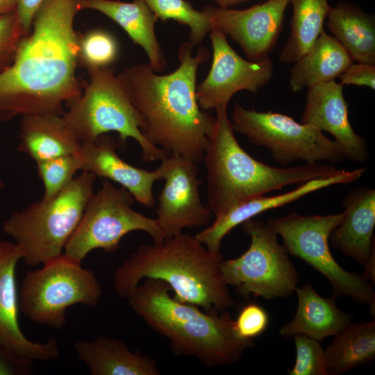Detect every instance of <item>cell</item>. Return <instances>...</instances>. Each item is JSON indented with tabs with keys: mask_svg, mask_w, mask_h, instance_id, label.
<instances>
[{
	"mask_svg": "<svg viewBox=\"0 0 375 375\" xmlns=\"http://www.w3.org/2000/svg\"><path fill=\"white\" fill-rule=\"evenodd\" d=\"M83 0H44L12 64L0 72V121L62 115L83 85L76 76L80 34L74 28Z\"/></svg>",
	"mask_w": 375,
	"mask_h": 375,
	"instance_id": "obj_1",
	"label": "cell"
},
{
	"mask_svg": "<svg viewBox=\"0 0 375 375\" xmlns=\"http://www.w3.org/2000/svg\"><path fill=\"white\" fill-rule=\"evenodd\" d=\"M190 42L178 51L173 72L156 73L148 64H137L118 74L139 112L141 131L153 145L169 155L203 160L215 128L216 117L200 108L196 94L199 67L210 58L205 47L193 54Z\"/></svg>",
	"mask_w": 375,
	"mask_h": 375,
	"instance_id": "obj_2",
	"label": "cell"
},
{
	"mask_svg": "<svg viewBox=\"0 0 375 375\" xmlns=\"http://www.w3.org/2000/svg\"><path fill=\"white\" fill-rule=\"evenodd\" d=\"M222 261L220 251L182 232L160 243L140 246L115 271L114 288L127 300L142 279H159L169 285L176 301L222 312L235 305L222 274Z\"/></svg>",
	"mask_w": 375,
	"mask_h": 375,
	"instance_id": "obj_3",
	"label": "cell"
},
{
	"mask_svg": "<svg viewBox=\"0 0 375 375\" xmlns=\"http://www.w3.org/2000/svg\"><path fill=\"white\" fill-rule=\"evenodd\" d=\"M163 281L145 278L127 299L131 308L153 331L166 338L177 356L193 357L208 367L238 362L253 340L240 339L229 313L201 311L169 294Z\"/></svg>",
	"mask_w": 375,
	"mask_h": 375,
	"instance_id": "obj_4",
	"label": "cell"
},
{
	"mask_svg": "<svg viewBox=\"0 0 375 375\" xmlns=\"http://www.w3.org/2000/svg\"><path fill=\"white\" fill-rule=\"evenodd\" d=\"M215 111L216 128L202 160L207 172L206 206L215 217L267 192L314 178L332 177L343 170L319 163L278 168L260 162L236 140L227 108Z\"/></svg>",
	"mask_w": 375,
	"mask_h": 375,
	"instance_id": "obj_5",
	"label": "cell"
},
{
	"mask_svg": "<svg viewBox=\"0 0 375 375\" xmlns=\"http://www.w3.org/2000/svg\"><path fill=\"white\" fill-rule=\"evenodd\" d=\"M96 178L82 171L56 197L13 212L3 223V232L15 240L26 265H43L63 254L94 193Z\"/></svg>",
	"mask_w": 375,
	"mask_h": 375,
	"instance_id": "obj_6",
	"label": "cell"
},
{
	"mask_svg": "<svg viewBox=\"0 0 375 375\" xmlns=\"http://www.w3.org/2000/svg\"><path fill=\"white\" fill-rule=\"evenodd\" d=\"M88 82L81 94L67 103L62 116L81 142L110 132L117 133L119 149L128 138L141 148L144 162L161 161L168 155L151 144L141 131V117L119 76L110 67L87 69Z\"/></svg>",
	"mask_w": 375,
	"mask_h": 375,
	"instance_id": "obj_7",
	"label": "cell"
},
{
	"mask_svg": "<svg viewBox=\"0 0 375 375\" xmlns=\"http://www.w3.org/2000/svg\"><path fill=\"white\" fill-rule=\"evenodd\" d=\"M101 295L94 273L63 253L41 269L26 274L19 307L34 323L58 330L66 324L68 308L76 304L96 306Z\"/></svg>",
	"mask_w": 375,
	"mask_h": 375,
	"instance_id": "obj_8",
	"label": "cell"
},
{
	"mask_svg": "<svg viewBox=\"0 0 375 375\" xmlns=\"http://www.w3.org/2000/svg\"><path fill=\"white\" fill-rule=\"evenodd\" d=\"M344 216V211L322 216L292 212L271 218L267 224L281 237L288 253L301 258L328 280L334 297L345 296L369 304L374 313L375 292L368 280L343 269L329 249L330 235Z\"/></svg>",
	"mask_w": 375,
	"mask_h": 375,
	"instance_id": "obj_9",
	"label": "cell"
},
{
	"mask_svg": "<svg viewBox=\"0 0 375 375\" xmlns=\"http://www.w3.org/2000/svg\"><path fill=\"white\" fill-rule=\"evenodd\" d=\"M133 196L124 188H116L104 178L101 188L90 198L76 229L68 241L64 254L78 262L92 251L113 252L120 247L124 235L144 231L153 243L162 242L164 233L156 218L135 211Z\"/></svg>",
	"mask_w": 375,
	"mask_h": 375,
	"instance_id": "obj_10",
	"label": "cell"
},
{
	"mask_svg": "<svg viewBox=\"0 0 375 375\" xmlns=\"http://www.w3.org/2000/svg\"><path fill=\"white\" fill-rule=\"evenodd\" d=\"M242 226L251 243L240 256L222 262L221 272L227 285L244 297L251 294L272 299L291 295L299 276L276 231L267 223L253 218Z\"/></svg>",
	"mask_w": 375,
	"mask_h": 375,
	"instance_id": "obj_11",
	"label": "cell"
},
{
	"mask_svg": "<svg viewBox=\"0 0 375 375\" xmlns=\"http://www.w3.org/2000/svg\"><path fill=\"white\" fill-rule=\"evenodd\" d=\"M231 122L234 131L244 135L252 144L267 147L284 167L299 160L314 164L344 159L335 141L284 114L258 112L235 103Z\"/></svg>",
	"mask_w": 375,
	"mask_h": 375,
	"instance_id": "obj_12",
	"label": "cell"
},
{
	"mask_svg": "<svg viewBox=\"0 0 375 375\" xmlns=\"http://www.w3.org/2000/svg\"><path fill=\"white\" fill-rule=\"evenodd\" d=\"M209 34L212 64L196 90L201 110L227 108L235 93L242 90L257 93L270 81L274 67L269 57L258 61L246 60L231 47L226 35L218 27L212 26Z\"/></svg>",
	"mask_w": 375,
	"mask_h": 375,
	"instance_id": "obj_13",
	"label": "cell"
},
{
	"mask_svg": "<svg viewBox=\"0 0 375 375\" xmlns=\"http://www.w3.org/2000/svg\"><path fill=\"white\" fill-rule=\"evenodd\" d=\"M160 162L157 169L165 183L158 195L156 212L165 239L185 228L208 225L212 214L201 200L198 162L176 154Z\"/></svg>",
	"mask_w": 375,
	"mask_h": 375,
	"instance_id": "obj_14",
	"label": "cell"
},
{
	"mask_svg": "<svg viewBox=\"0 0 375 375\" xmlns=\"http://www.w3.org/2000/svg\"><path fill=\"white\" fill-rule=\"evenodd\" d=\"M22 257L15 242L0 240V351L31 372L33 361L53 360L60 351L56 339L35 342L21 331L15 269Z\"/></svg>",
	"mask_w": 375,
	"mask_h": 375,
	"instance_id": "obj_15",
	"label": "cell"
},
{
	"mask_svg": "<svg viewBox=\"0 0 375 375\" xmlns=\"http://www.w3.org/2000/svg\"><path fill=\"white\" fill-rule=\"evenodd\" d=\"M290 0H267L245 9L206 6L202 10L212 26L241 47L248 60L268 56L283 28L285 11Z\"/></svg>",
	"mask_w": 375,
	"mask_h": 375,
	"instance_id": "obj_16",
	"label": "cell"
},
{
	"mask_svg": "<svg viewBox=\"0 0 375 375\" xmlns=\"http://www.w3.org/2000/svg\"><path fill=\"white\" fill-rule=\"evenodd\" d=\"M301 123L331 133L344 158L357 162L369 159L365 140L349 122L341 83L332 81L309 88Z\"/></svg>",
	"mask_w": 375,
	"mask_h": 375,
	"instance_id": "obj_17",
	"label": "cell"
},
{
	"mask_svg": "<svg viewBox=\"0 0 375 375\" xmlns=\"http://www.w3.org/2000/svg\"><path fill=\"white\" fill-rule=\"evenodd\" d=\"M117 140L108 133L81 142L78 153L81 170L119 183L126 189L141 205L152 208L156 204L153 195L154 183L160 180L158 169L153 171L135 167L117 153Z\"/></svg>",
	"mask_w": 375,
	"mask_h": 375,
	"instance_id": "obj_18",
	"label": "cell"
},
{
	"mask_svg": "<svg viewBox=\"0 0 375 375\" xmlns=\"http://www.w3.org/2000/svg\"><path fill=\"white\" fill-rule=\"evenodd\" d=\"M364 168L351 171L342 170L341 173L328 178L309 180L288 192L272 197L264 195L247 200L231 209L222 216L215 217L209 226L195 235V237L209 250L220 251L222 240L237 226L256 215L273 208L285 206L313 192L337 184H348L360 178Z\"/></svg>",
	"mask_w": 375,
	"mask_h": 375,
	"instance_id": "obj_19",
	"label": "cell"
},
{
	"mask_svg": "<svg viewBox=\"0 0 375 375\" xmlns=\"http://www.w3.org/2000/svg\"><path fill=\"white\" fill-rule=\"evenodd\" d=\"M343 220L331 233L333 245L365 267L374 258L375 190L358 187L342 200Z\"/></svg>",
	"mask_w": 375,
	"mask_h": 375,
	"instance_id": "obj_20",
	"label": "cell"
},
{
	"mask_svg": "<svg viewBox=\"0 0 375 375\" xmlns=\"http://www.w3.org/2000/svg\"><path fill=\"white\" fill-rule=\"evenodd\" d=\"M83 8L100 12L117 24L144 50L148 65L156 73L167 69V62L156 34L158 19L144 0H83Z\"/></svg>",
	"mask_w": 375,
	"mask_h": 375,
	"instance_id": "obj_21",
	"label": "cell"
},
{
	"mask_svg": "<svg viewBox=\"0 0 375 375\" xmlns=\"http://www.w3.org/2000/svg\"><path fill=\"white\" fill-rule=\"evenodd\" d=\"M19 151L35 162L77 152L81 141L62 115L21 117Z\"/></svg>",
	"mask_w": 375,
	"mask_h": 375,
	"instance_id": "obj_22",
	"label": "cell"
},
{
	"mask_svg": "<svg viewBox=\"0 0 375 375\" xmlns=\"http://www.w3.org/2000/svg\"><path fill=\"white\" fill-rule=\"evenodd\" d=\"M78 357L92 375H158L156 361L139 351H132L121 340L99 336L74 344Z\"/></svg>",
	"mask_w": 375,
	"mask_h": 375,
	"instance_id": "obj_23",
	"label": "cell"
},
{
	"mask_svg": "<svg viewBox=\"0 0 375 375\" xmlns=\"http://www.w3.org/2000/svg\"><path fill=\"white\" fill-rule=\"evenodd\" d=\"M298 297L296 314L279 331L284 337L305 335L317 341L335 335L351 322V317L340 310L333 298L321 297L306 283L295 289Z\"/></svg>",
	"mask_w": 375,
	"mask_h": 375,
	"instance_id": "obj_24",
	"label": "cell"
},
{
	"mask_svg": "<svg viewBox=\"0 0 375 375\" xmlns=\"http://www.w3.org/2000/svg\"><path fill=\"white\" fill-rule=\"evenodd\" d=\"M352 63L353 59L340 42L323 31L308 51L294 62L290 88L297 93L335 81Z\"/></svg>",
	"mask_w": 375,
	"mask_h": 375,
	"instance_id": "obj_25",
	"label": "cell"
},
{
	"mask_svg": "<svg viewBox=\"0 0 375 375\" xmlns=\"http://www.w3.org/2000/svg\"><path fill=\"white\" fill-rule=\"evenodd\" d=\"M327 26L353 61L375 65V17L355 4L331 7Z\"/></svg>",
	"mask_w": 375,
	"mask_h": 375,
	"instance_id": "obj_26",
	"label": "cell"
},
{
	"mask_svg": "<svg viewBox=\"0 0 375 375\" xmlns=\"http://www.w3.org/2000/svg\"><path fill=\"white\" fill-rule=\"evenodd\" d=\"M333 336L324 350L328 375L344 374L374 360V320L351 322Z\"/></svg>",
	"mask_w": 375,
	"mask_h": 375,
	"instance_id": "obj_27",
	"label": "cell"
},
{
	"mask_svg": "<svg viewBox=\"0 0 375 375\" xmlns=\"http://www.w3.org/2000/svg\"><path fill=\"white\" fill-rule=\"evenodd\" d=\"M291 33L279 56L283 64L294 63L311 47L322 32L331 8L328 0H290Z\"/></svg>",
	"mask_w": 375,
	"mask_h": 375,
	"instance_id": "obj_28",
	"label": "cell"
},
{
	"mask_svg": "<svg viewBox=\"0 0 375 375\" xmlns=\"http://www.w3.org/2000/svg\"><path fill=\"white\" fill-rule=\"evenodd\" d=\"M158 19L165 22L174 20L190 29L189 42L194 46L201 44L210 33L212 24L203 11L196 10L185 0H144Z\"/></svg>",
	"mask_w": 375,
	"mask_h": 375,
	"instance_id": "obj_29",
	"label": "cell"
},
{
	"mask_svg": "<svg viewBox=\"0 0 375 375\" xmlns=\"http://www.w3.org/2000/svg\"><path fill=\"white\" fill-rule=\"evenodd\" d=\"M78 47V65L86 69L110 67L119 53L116 38L103 28H94L80 34Z\"/></svg>",
	"mask_w": 375,
	"mask_h": 375,
	"instance_id": "obj_30",
	"label": "cell"
},
{
	"mask_svg": "<svg viewBox=\"0 0 375 375\" xmlns=\"http://www.w3.org/2000/svg\"><path fill=\"white\" fill-rule=\"evenodd\" d=\"M38 176L44 185L43 199H50L63 190L81 170L78 151L74 153L36 162Z\"/></svg>",
	"mask_w": 375,
	"mask_h": 375,
	"instance_id": "obj_31",
	"label": "cell"
},
{
	"mask_svg": "<svg viewBox=\"0 0 375 375\" xmlns=\"http://www.w3.org/2000/svg\"><path fill=\"white\" fill-rule=\"evenodd\" d=\"M296 360L290 375H328L324 350L319 341L305 335L294 336Z\"/></svg>",
	"mask_w": 375,
	"mask_h": 375,
	"instance_id": "obj_32",
	"label": "cell"
},
{
	"mask_svg": "<svg viewBox=\"0 0 375 375\" xmlns=\"http://www.w3.org/2000/svg\"><path fill=\"white\" fill-rule=\"evenodd\" d=\"M26 35L16 10L0 13V72L12 64Z\"/></svg>",
	"mask_w": 375,
	"mask_h": 375,
	"instance_id": "obj_33",
	"label": "cell"
},
{
	"mask_svg": "<svg viewBox=\"0 0 375 375\" xmlns=\"http://www.w3.org/2000/svg\"><path fill=\"white\" fill-rule=\"evenodd\" d=\"M268 324L269 316L267 311L255 303L243 306L233 321L236 335L244 340H253L267 329Z\"/></svg>",
	"mask_w": 375,
	"mask_h": 375,
	"instance_id": "obj_34",
	"label": "cell"
},
{
	"mask_svg": "<svg viewBox=\"0 0 375 375\" xmlns=\"http://www.w3.org/2000/svg\"><path fill=\"white\" fill-rule=\"evenodd\" d=\"M338 78L341 84L355 85L375 89V65L358 62L352 63Z\"/></svg>",
	"mask_w": 375,
	"mask_h": 375,
	"instance_id": "obj_35",
	"label": "cell"
},
{
	"mask_svg": "<svg viewBox=\"0 0 375 375\" xmlns=\"http://www.w3.org/2000/svg\"><path fill=\"white\" fill-rule=\"evenodd\" d=\"M44 0H17L16 12L19 22L28 35L32 29L34 16Z\"/></svg>",
	"mask_w": 375,
	"mask_h": 375,
	"instance_id": "obj_36",
	"label": "cell"
},
{
	"mask_svg": "<svg viewBox=\"0 0 375 375\" xmlns=\"http://www.w3.org/2000/svg\"><path fill=\"white\" fill-rule=\"evenodd\" d=\"M28 370L0 351V375L26 374Z\"/></svg>",
	"mask_w": 375,
	"mask_h": 375,
	"instance_id": "obj_37",
	"label": "cell"
},
{
	"mask_svg": "<svg viewBox=\"0 0 375 375\" xmlns=\"http://www.w3.org/2000/svg\"><path fill=\"white\" fill-rule=\"evenodd\" d=\"M17 0H0V13L15 10Z\"/></svg>",
	"mask_w": 375,
	"mask_h": 375,
	"instance_id": "obj_38",
	"label": "cell"
},
{
	"mask_svg": "<svg viewBox=\"0 0 375 375\" xmlns=\"http://www.w3.org/2000/svg\"><path fill=\"white\" fill-rule=\"evenodd\" d=\"M220 8H230L251 0H214Z\"/></svg>",
	"mask_w": 375,
	"mask_h": 375,
	"instance_id": "obj_39",
	"label": "cell"
},
{
	"mask_svg": "<svg viewBox=\"0 0 375 375\" xmlns=\"http://www.w3.org/2000/svg\"><path fill=\"white\" fill-rule=\"evenodd\" d=\"M3 187V184L1 182H0V188H1Z\"/></svg>",
	"mask_w": 375,
	"mask_h": 375,
	"instance_id": "obj_40",
	"label": "cell"
}]
</instances>
